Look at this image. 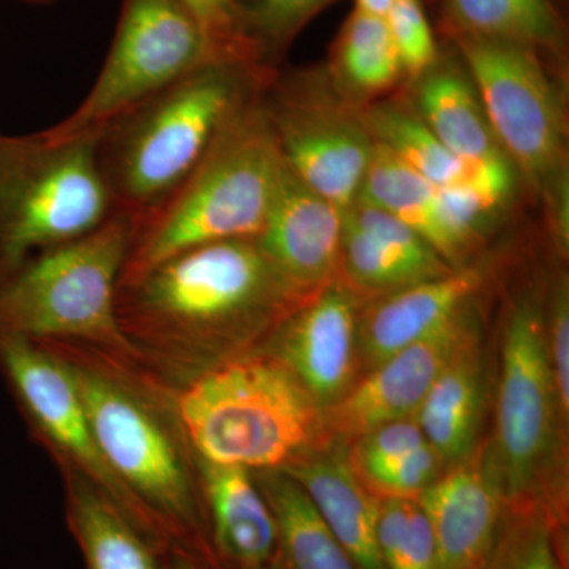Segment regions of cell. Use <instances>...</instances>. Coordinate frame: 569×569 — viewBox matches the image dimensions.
Segmentation results:
<instances>
[{"label": "cell", "mask_w": 569, "mask_h": 569, "mask_svg": "<svg viewBox=\"0 0 569 569\" xmlns=\"http://www.w3.org/2000/svg\"><path fill=\"white\" fill-rule=\"evenodd\" d=\"M272 73L249 62H206L110 123L97 137V157L114 211L133 224L156 211Z\"/></svg>", "instance_id": "1"}, {"label": "cell", "mask_w": 569, "mask_h": 569, "mask_svg": "<svg viewBox=\"0 0 569 569\" xmlns=\"http://www.w3.org/2000/svg\"><path fill=\"white\" fill-rule=\"evenodd\" d=\"M264 84L236 108L186 181L134 224L121 280L194 247L257 239L263 231L284 167Z\"/></svg>", "instance_id": "2"}, {"label": "cell", "mask_w": 569, "mask_h": 569, "mask_svg": "<svg viewBox=\"0 0 569 569\" xmlns=\"http://www.w3.org/2000/svg\"><path fill=\"white\" fill-rule=\"evenodd\" d=\"M134 224L116 212L74 241L44 250L0 282V337L80 340L137 353L118 313Z\"/></svg>", "instance_id": "3"}, {"label": "cell", "mask_w": 569, "mask_h": 569, "mask_svg": "<svg viewBox=\"0 0 569 569\" xmlns=\"http://www.w3.org/2000/svg\"><path fill=\"white\" fill-rule=\"evenodd\" d=\"M295 302L254 239L194 247L121 280L123 328L190 342L257 323Z\"/></svg>", "instance_id": "4"}, {"label": "cell", "mask_w": 569, "mask_h": 569, "mask_svg": "<svg viewBox=\"0 0 569 569\" xmlns=\"http://www.w3.org/2000/svg\"><path fill=\"white\" fill-rule=\"evenodd\" d=\"M179 419L203 462L288 467L320 429V403L282 361L250 358L194 378L178 400Z\"/></svg>", "instance_id": "5"}, {"label": "cell", "mask_w": 569, "mask_h": 569, "mask_svg": "<svg viewBox=\"0 0 569 569\" xmlns=\"http://www.w3.org/2000/svg\"><path fill=\"white\" fill-rule=\"evenodd\" d=\"M97 138L0 132V282L32 257L114 216Z\"/></svg>", "instance_id": "6"}, {"label": "cell", "mask_w": 569, "mask_h": 569, "mask_svg": "<svg viewBox=\"0 0 569 569\" xmlns=\"http://www.w3.org/2000/svg\"><path fill=\"white\" fill-rule=\"evenodd\" d=\"M213 56L203 29L179 0H122L99 77L69 116L41 130L52 141L97 138L138 104Z\"/></svg>", "instance_id": "7"}, {"label": "cell", "mask_w": 569, "mask_h": 569, "mask_svg": "<svg viewBox=\"0 0 569 569\" xmlns=\"http://www.w3.org/2000/svg\"><path fill=\"white\" fill-rule=\"evenodd\" d=\"M451 40L501 151L535 189L552 192L568 178L567 121L541 56L505 41Z\"/></svg>", "instance_id": "8"}, {"label": "cell", "mask_w": 569, "mask_h": 569, "mask_svg": "<svg viewBox=\"0 0 569 569\" xmlns=\"http://www.w3.org/2000/svg\"><path fill=\"white\" fill-rule=\"evenodd\" d=\"M320 73H272L263 88L266 114L291 173L346 212L358 200L373 140L358 107Z\"/></svg>", "instance_id": "9"}, {"label": "cell", "mask_w": 569, "mask_h": 569, "mask_svg": "<svg viewBox=\"0 0 569 569\" xmlns=\"http://www.w3.org/2000/svg\"><path fill=\"white\" fill-rule=\"evenodd\" d=\"M97 447L123 488L164 519L192 523V488L178 449L149 408L99 370L69 365Z\"/></svg>", "instance_id": "10"}, {"label": "cell", "mask_w": 569, "mask_h": 569, "mask_svg": "<svg viewBox=\"0 0 569 569\" xmlns=\"http://www.w3.org/2000/svg\"><path fill=\"white\" fill-rule=\"evenodd\" d=\"M559 418L541 312L522 301L508 321L498 391L496 460L508 496L533 486L552 445Z\"/></svg>", "instance_id": "11"}, {"label": "cell", "mask_w": 569, "mask_h": 569, "mask_svg": "<svg viewBox=\"0 0 569 569\" xmlns=\"http://www.w3.org/2000/svg\"><path fill=\"white\" fill-rule=\"evenodd\" d=\"M0 367L43 437L89 475L127 518H148V509L123 488L97 447L66 362L51 358L32 340L0 337Z\"/></svg>", "instance_id": "12"}, {"label": "cell", "mask_w": 569, "mask_h": 569, "mask_svg": "<svg viewBox=\"0 0 569 569\" xmlns=\"http://www.w3.org/2000/svg\"><path fill=\"white\" fill-rule=\"evenodd\" d=\"M342 231L343 211L284 164L274 203L254 241L288 296L295 302L309 301L339 271Z\"/></svg>", "instance_id": "13"}, {"label": "cell", "mask_w": 569, "mask_h": 569, "mask_svg": "<svg viewBox=\"0 0 569 569\" xmlns=\"http://www.w3.org/2000/svg\"><path fill=\"white\" fill-rule=\"evenodd\" d=\"M475 329L467 307L432 335L376 366L358 387L329 408L337 436L359 438L378 426L417 415L440 370Z\"/></svg>", "instance_id": "14"}, {"label": "cell", "mask_w": 569, "mask_h": 569, "mask_svg": "<svg viewBox=\"0 0 569 569\" xmlns=\"http://www.w3.org/2000/svg\"><path fill=\"white\" fill-rule=\"evenodd\" d=\"M418 497L443 569H486L496 548L501 485L490 456L458 460Z\"/></svg>", "instance_id": "15"}, {"label": "cell", "mask_w": 569, "mask_h": 569, "mask_svg": "<svg viewBox=\"0 0 569 569\" xmlns=\"http://www.w3.org/2000/svg\"><path fill=\"white\" fill-rule=\"evenodd\" d=\"M359 298L332 282L298 307L279 337L283 365L320 406L336 403L353 377Z\"/></svg>", "instance_id": "16"}, {"label": "cell", "mask_w": 569, "mask_h": 569, "mask_svg": "<svg viewBox=\"0 0 569 569\" xmlns=\"http://www.w3.org/2000/svg\"><path fill=\"white\" fill-rule=\"evenodd\" d=\"M481 282L478 269L460 266L385 296L367 310L362 321L359 318L358 340L369 361L380 365L447 325L466 309Z\"/></svg>", "instance_id": "17"}, {"label": "cell", "mask_w": 569, "mask_h": 569, "mask_svg": "<svg viewBox=\"0 0 569 569\" xmlns=\"http://www.w3.org/2000/svg\"><path fill=\"white\" fill-rule=\"evenodd\" d=\"M313 501L358 569H385L378 548V503L339 451L298 458L284 468Z\"/></svg>", "instance_id": "18"}, {"label": "cell", "mask_w": 569, "mask_h": 569, "mask_svg": "<svg viewBox=\"0 0 569 569\" xmlns=\"http://www.w3.org/2000/svg\"><path fill=\"white\" fill-rule=\"evenodd\" d=\"M201 466L220 550L239 567L263 568L277 552L276 520L263 492L247 468L209 462Z\"/></svg>", "instance_id": "19"}, {"label": "cell", "mask_w": 569, "mask_h": 569, "mask_svg": "<svg viewBox=\"0 0 569 569\" xmlns=\"http://www.w3.org/2000/svg\"><path fill=\"white\" fill-rule=\"evenodd\" d=\"M481 408V361L477 329L440 370L417 411L427 443L441 460L458 462L473 445Z\"/></svg>", "instance_id": "20"}, {"label": "cell", "mask_w": 569, "mask_h": 569, "mask_svg": "<svg viewBox=\"0 0 569 569\" xmlns=\"http://www.w3.org/2000/svg\"><path fill=\"white\" fill-rule=\"evenodd\" d=\"M417 82L415 111L449 152L459 159L503 152L463 66L438 59Z\"/></svg>", "instance_id": "21"}, {"label": "cell", "mask_w": 569, "mask_h": 569, "mask_svg": "<svg viewBox=\"0 0 569 569\" xmlns=\"http://www.w3.org/2000/svg\"><path fill=\"white\" fill-rule=\"evenodd\" d=\"M358 198L413 228L448 264L463 260L445 220L438 187L376 141Z\"/></svg>", "instance_id": "22"}, {"label": "cell", "mask_w": 569, "mask_h": 569, "mask_svg": "<svg viewBox=\"0 0 569 569\" xmlns=\"http://www.w3.org/2000/svg\"><path fill=\"white\" fill-rule=\"evenodd\" d=\"M449 39L505 41L541 54H561L563 22L553 0H441Z\"/></svg>", "instance_id": "23"}, {"label": "cell", "mask_w": 569, "mask_h": 569, "mask_svg": "<svg viewBox=\"0 0 569 569\" xmlns=\"http://www.w3.org/2000/svg\"><path fill=\"white\" fill-rule=\"evenodd\" d=\"M406 77L385 18L353 10L331 51L328 78L348 102L362 107Z\"/></svg>", "instance_id": "24"}, {"label": "cell", "mask_w": 569, "mask_h": 569, "mask_svg": "<svg viewBox=\"0 0 569 569\" xmlns=\"http://www.w3.org/2000/svg\"><path fill=\"white\" fill-rule=\"evenodd\" d=\"M261 492L276 520L277 550L290 569H358L306 490L284 475H268Z\"/></svg>", "instance_id": "25"}, {"label": "cell", "mask_w": 569, "mask_h": 569, "mask_svg": "<svg viewBox=\"0 0 569 569\" xmlns=\"http://www.w3.org/2000/svg\"><path fill=\"white\" fill-rule=\"evenodd\" d=\"M71 520L88 569H157L130 519L104 493L77 488L71 496Z\"/></svg>", "instance_id": "26"}, {"label": "cell", "mask_w": 569, "mask_h": 569, "mask_svg": "<svg viewBox=\"0 0 569 569\" xmlns=\"http://www.w3.org/2000/svg\"><path fill=\"white\" fill-rule=\"evenodd\" d=\"M359 118L372 140L400 162L437 187H449L459 174L460 159L448 151L418 112L396 102L358 107Z\"/></svg>", "instance_id": "27"}, {"label": "cell", "mask_w": 569, "mask_h": 569, "mask_svg": "<svg viewBox=\"0 0 569 569\" xmlns=\"http://www.w3.org/2000/svg\"><path fill=\"white\" fill-rule=\"evenodd\" d=\"M337 0H241L239 32L250 59L274 70L298 33Z\"/></svg>", "instance_id": "28"}, {"label": "cell", "mask_w": 569, "mask_h": 569, "mask_svg": "<svg viewBox=\"0 0 569 569\" xmlns=\"http://www.w3.org/2000/svg\"><path fill=\"white\" fill-rule=\"evenodd\" d=\"M377 538L385 569H443L418 501L387 498L378 503Z\"/></svg>", "instance_id": "29"}, {"label": "cell", "mask_w": 569, "mask_h": 569, "mask_svg": "<svg viewBox=\"0 0 569 569\" xmlns=\"http://www.w3.org/2000/svg\"><path fill=\"white\" fill-rule=\"evenodd\" d=\"M339 269H342L347 284L353 293H395L400 288L425 282L395 253L377 241L372 234L359 228L343 212L342 247Z\"/></svg>", "instance_id": "30"}, {"label": "cell", "mask_w": 569, "mask_h": 569, "mask_svg": "<svg viewBox=\"0 0 569 569\" xmlns=\"http://www.w3.org/2000/svg\"><path fill=\"white\" fill-rule=\"evenodd\" d=\"M346 216L367 233L372 234L389 252L410 266L422 280L436 279L456 269L448 264L413 228L361 198L347 209Z\"/></svg>", "instance_id": "31"}, {"label": "cell", "mask_w": 569, "mask_h": 569, "mask_svg": "<svg viewBox=\"0 0 569 569\" xmlns=\"http://www.w3.org/2000/svg\"><path fill=\"white\" fill-rule=\"evenodd\" d=\"M389 33L395 41L403 74L417 81L436 66L438 44L422 0H396L387 14Z\"/></svg>", "instance_id": "32"}, {"label": "cell", "mask_w": 569, "mask_h": 569, "mask_svg": "<svg viewBox=\"0 0 569 569\" xmlns=\"http://www.w3.org/2000/svg\"><path fill=\"white\" fill-rule=\"evenodd\" d=\"M425 433L418 421L403 418L378 426L358 438L351 466L365 475L367 481L387 470L397 460L406 458L415 449L426 445Z\"/></svg>", "instance_id": "33"}, {"label": "cell", "mask_w": 569, "mask_h": 569, "mask_svg": "<svg viewBox=\"0 0 569 569\" xmlns=\"http://www.w3.org/2000/svg\"><path fill=\"white\" fill-rule=\"evenodd\" d=\"M179 2L201 26L209 47L219 61L254 63L239 32L241 0H179Z\"/></svg>", "instance_id": "34"}, {"label": "cell", "mask_w": 569, "mask_h": 569, "mask_svg": "<svg viewBox=\"0 0 569 569\" xmlns=\"http://www.w3.org/2000/svg\"><path fill=\"white\" fill-rule=\"evenodd\" d=\"M440 456L429 443L422 445L406 458L397 460L387 470L370 479L372 486L387 493L388 498L421 496L422 490L436 481Z\"/></svg>", "instance_id": "35"}, {"label": "cell", "mask_w": 569, "mask_h": 569, "mask_svg": "<svg viewBox=\"0 0 569 569\" xmlns=\"http://www.w3.org/2000/svg\"><path fill=\"white\" fill-rule=\"evenodd\" d=\"M550 369L556 387L560 421L569 419V298L567 283L561 282L553 296L550 321L546 328Z\"/></svg>", "instance_id": "36"}, {"label": "cell", "mask_w": 569, "mask_h": 569, "mask_svg": "<svg viewBox=\"0 0 569 569\" xmlns=\"http://www.w3.org/2000/svg\"><path fill=\"white\" fill-rule=\"evenodd\" d=\"M500 569H561L548 527L535 522L520 531L508 542Z\"/></svg>", "instance_id": "37"}, {"label": "cell", "mask_w": 569, "mask_h": 569, "mask_svg": "<svg viewBox=\"0 0 569 569\" xmlns=\"http://www.w3.org/2000/svg\"><path fill=\"white\" fill-rule=\"evenodd\" d=\"M396 0H355V10L370 14V17L387 18Z\"/></svg>", "instance_id": "38"}, {"label": "cell", "mask_w": 569, "mask_h": 569, "mask_svg": "<svg viewBox=\"0 0 569 569\" xmlns=\"http://www.w3.org/2000/svg\"><path fill=\"white\" fill-rule=\"evenodd\" d=\"M173 569H200V568L194 567L192 561H189L186 559H178L174 561Z\"/></svg>", "instance_id": "39"}, {"label": "cell", "mask_w": 569, "mask_h": 569, "mask_svg": "<svg viewBox=\"0 0 569 569\" xmlns=\"http://www.w3.org/2000/svg\"><path fill=\"white\" fill-rule=\"evenodd\" d=\"M26 3H32V6H50V3L58 2V0H22Z\"/></svg>", "instance_id": "40"}]
</instances>
